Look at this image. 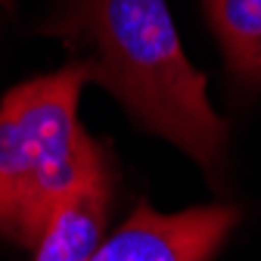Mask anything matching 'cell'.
Listing matches in <instances>:
<instances>
[{
  "label": "cell",
  "instance_id": "cell-1",
  "mask_svg": "<svg viewBox=\"0 0 261 261\" xmlns=\"http://www.w3.org/2000/svg\"><path fill=\"white\" fill-rule=\"evenodd\" d=\"M81 53L96 78L143 127L215 168L227 127L205 96V78L184 56L165 0H65L47 25Z\"/></svg>",
  "mask_w": 261,
  "mask_h": 261
},
{
  "label": "cell",
  "instance_id": "cell-2",
  "mask_svg": "<svg viewBox=\"0 0 261 261\" xmlns=\"http://www.w3.org/2000/svg\"><path fill=\"white\" fill-rule=\"evenodd\" d=\"M81 62L19 84L0 106V233L38 246L53 212L106 180L103 152L78 121Z\"/></svg>",
  "mask_w": 261,
  "mask_h": 261
},
{
  "label": "cell",
  "instance_id": "cell-3",
  "mask_svg": "<svg viewBox=\"0 0 261 261\" xmlns=\"http://www.w3.org/2000/svg\"><path fill=\"white\" fill-rule=\"evenodd\" d=\"M237 218V208L227 205L187 208L177 215H159L140 205L87 261H212Z\"/></svg>",
  "mask_w": 261,
  "mask_h": 261
},
{
  "label": "cell",
  "instance_id": "cell-4",
  "mask_svg": "<svg viewBox=\"0 0 261 261\" xmlns=\"http://www.w3.org/2000/svg\"><path fill=\"white\" fill-rule=\"evenodd\" d=\"M109 208V177L62 202L38 240L35 261H87L100 246Z\"/></svg>",
  "mask_w": 261,
  "mask_h": 261
},
{
  "label": "cell",
  "instance_id": "cell-5",
  "mask_svg": "<svg viewBox=\"0 0 261 261\" xmlns=\"http://www.w3.org/2000/svg\"><path fill=\"white\" fill-rule=\"evenodd\" d=\"M208 25L224 50L230 72L249 84H261V0H202Z\"/></svg>",
  "mask_w": 261,
  "mask_h": 261
}]
</instances>
